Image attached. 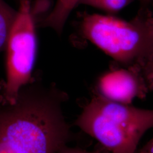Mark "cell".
Wrapping results in <instances>:
<instances>
[{"mask_svg": "<svg viewBox=\"0 0 153 153\" xmlns=\"http://www.w3.org/2000/svg\"><path fill=\"white\" fill-rule=\"evenodd\" d=\"M18 16V9L0 0V52L5 51Z\"/></svg>", "mask_w": 153, "mask_h": 153, "instance_id": "52a82bcc", "label": "cell"}, {"mask_svg": "<svg viewBox=\"0 0 153 153\" xmlns=\"http://www.w3.org/2000/svg\"><path fill=\"white\" fill-rule=\"evenodd\" d=\"M74 124L110 153H136L142 137L153 128V109L115 102L97 94Z\"/></svg>", "mask_w": 153, "mask_h": 153, "instance_id": "3957f363", "label": "cell"}, {"mask_svg": "<svg viewBox=\"0 0 153 153\" xmlns=\"http://www.w3.org/2000/svg\"><path fill=\"white\" fill-rule=\"evenodd\" d=\"M133 0H80L79 5L88 6L104 11L107 14L115 16Z\"/></svg>", "mask_w": 153, "mask_h": 153, "instance_id": "ba28073f", "label": "cell"}, {"mask_svg": "<svg viewBox=\"0 0 153 153\" xmlns=\"http://www.w3.org/2000/svg\"><path fill=\"white\" fill-rule=\"evenodd\" d=\"M136 153H153V137L142 148L138 149Z\"/></svg>", "mask_w": 153, "mask_h": 153, "instance_id": "8fae6325", "label": "cell"}, {"mask_svg": "<svg viewBox=\"0 0 153 153\" xmlns=\"http://www.w3.org/2000/svg\"><path fill=\"white\" fill-rule=\"evenodd\" d=\"M149 91L153 90V60L141 71Z\"/></svg>", "mask_w": 153, "mask_h": 153, "instance_id": "9c48e42d", "label": "cell"}, {"mask_svg": "<svg viewBox=\"0 0 153 153\" xmlns=\"http://www.w3.org/2000/svg\"><path fill=\"white\" fill-rule=\"evenodd\" d=\"M83 38L121 66L141 71L153 60V14L139 9L127 21L108 14H85L80 23Z\"/></svg>", "mask_w": 153, "mask_h": 153, "instance_id": "7a4b0ae2", "label": "cell"}, {"mask_svg": "<svg viewBox=\"0 0 153 153\" xmlns=\"http://www.w3.org/2000/svg\"><path fill=\"white\" fill-rule=\"evenodd\" d=\"M57 153H110L104 149L103 150H97L94 151H88L85 149L79 148L71 147L66 145L63 146Z\"/></svg>", "mask_w": 153, "mask_h": 153, "instance_id": "30bf717a", "label": "cell"}, {"mask_svg": "<svg viewBox=\"0 0 153 153\" xmlns=\"http://www.w3.org/2000/svg\"><path fill=\"white\" fill-rule=\"evenodd\" d=\"M140 9H150L153 7V0H140Z\"/></svg>", "mask_w": 153, "mask_h": 153, "instance_id": "7c38bea8", "label": "cell"}, {"mask_svg": "<svg viewBox=\"0 0 153 153\" xmlns=\"http://www.w3.org/2000/svg\"><path fill=\"white\" fill-rule=\"evenodd\" d=\"M68 94L40 79L23 86L14 102L0 93V153H57L71 141L64 106Z\"/></svg>", "mask_w": 153, "mask_h": 153, "instance_id": "6da1fadb", "label": "cell"}, {"mask_svg": "<svg viewBox=\"0 0 153 153\" xmlns=\"http://www.w3.org/2000/svg\"><path fill=\"white\" fill-rule=\"evenodd\" d=\"M98 94L109 100L131 104L136 98H145L149 91L140 71L121 66L99 78Z\"/></svg>", "mask_w": 153, "mask_h": 153, "instance_id": "5b68a950", "label": "cell"}, {"mask_svg": "<svg viewBox=\"0 0 153 153\" xmlns=\"http://www.w3.org/2000/svg\"><path fill=\"white\" fill-rule=\"evenodd\" d=\"M13 1H14V2H16L18 5H19V3H20L21 1H23V0H13ZM27 1H30V2H33V0H27Z\"/></svg>", "mask_w": 153, "mask_h": 153, "instance_id": "4fadbf2b", "label": "cell"}, {"mask_svg": "<svg viewBox=\"0 0 153 153\" xmlns=\"http://www.w3.org/2000/svg\"><path fill=\"white\" fill-rule=\"evenodd\" d=\"M80 0H57L49 13L39 22L41 27L52 29L57 35L62 34L66 22L71 12L79 6Z\"/></svg>", "mask_w": 153, "mask_h": 153, "instance_id": "8992f818", "label": "cell"}, {"mask_svg": "<svg viewBox=\"0 0 153 153\" xmlns=\"http://www.w3.org/2000/svg\"><path fill=\"white\" fill-rule=\"evenodd\" d=\"M36 20L31 2L18 5V16L6 49V79L0 82V93L9 102H14L23 86L33 79L38 40Z\"/></svg>", "mask_w": 153, "mask_h": 153, "instance_id": "277c9868", "label": "cell"}]
</instances>
